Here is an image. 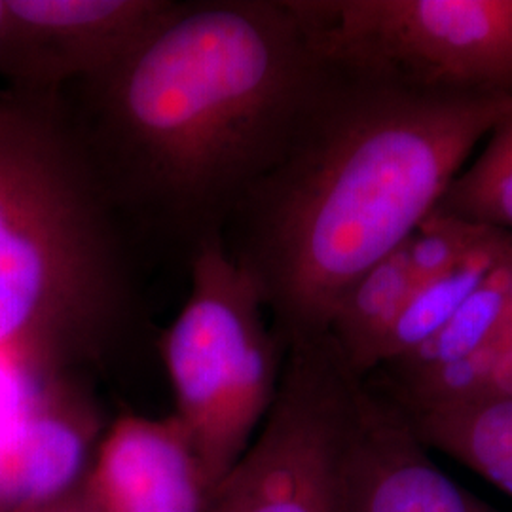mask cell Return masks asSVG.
<instances>
[{
    "label": "cell",
    "instance_id": "21",
    "mask_svg": "<svg viewBox=\"0 0 512 512\" xmlns=\"http://www.w3.org/2000/svg\"><path fill=\"white\" fill-rule=\"evenodd\" d=\"M2 16H4V0H0V25H2Z\"/></svg>",
    "mask_w": 512,
    "mask_h": 512
},
{
    "label": "cell",
    "instance_id": "2",
    "mask_svg": "<svg viewBox=\"0 0 512 512\" xmlns=\"http://www.w3.org/2000/svg\"><path fill=\"white\" fill-rule=\"evenodd\" d=\"M323 57L291 137L222 232L283 348L327 332L351 283L403 247L512 112V93L421 90Z\"/></svg>",
    "mask_w": 512,
    "mask_h": 512
},
{
    "label": "cell",
    "instance_id": "9",
    "mask_svg": "<svg viewBox=\"0 0 512 512\" xmlns=\"http://www.w3.org/2000/svg\"><path fill=\"white\" fill-rule=\"evenodd\" d=\"M97 512H207L211 486L181 421L124 412L82 480Z\"/></svg>",
    "mask_w": 512,
    "mask_h": 512
},
{
    "label": "cell",
    "instance_id": "17",
    "mask_svg": "<svg viewBox=\"0 0 512 512\" xmlns=\"http://www.w3.org/2000/svg\"><path fill=\"white\" fill-rule=\"evenodd\" d=\"M50 382L23 366L0 359V420L18 410Z\"/></svg>",
    "mask_w": 512,
    "mask_h": 512
},
{
    "label": "cell",
    "instance_id": "7",
    "mask_svg": "<svg viewBox=\"0 0 512 512\" xmlns=\"http://www.w3.org/2000/svg\"><path fill=\"white\" fill-rule=\"evenodd\" d=\"M177 0H4L0 80L21 93H59L109 71Z\"/></svg>",
    "mask_w": 512,
    "mask_h": 512
},
{
    "label": "cell",
    "instance_id": "11",
    "mask_svg": "<svg viewBox=\"0 0 512 512\" xmlns=\"http://www.w3.org/2000/svg\"><path fill=\"white\" fill-rule=\"evenodd\" d=\"M416 285L406 249L399 247L357 277L330 313L327 336L351 372L370 378Z\"/></svg>",
    "mask_w": 512,
    "mask_h": 512
},
{
    "label": "cell",
    "instance_id": "3",
    "mask_svg": "<svg viewBox=\"0 0 512 512\" xmlns=\"http://www.w3.org/2000/svg\"><path fill=\"white\" fill-rule=\"evenodd\" d=\"M133 298L128 230L63 92L0 90V359L71 374L128 327Z\"/></svg>",
    "mask_w": 512,
    "mask_h": 512
},
{
    "label": "cell",
    "instance_id": "6",
    "mask_svg": "<svg viewBox=\"0 0 512 512\" xmlns=\"http://www.w3.org/2000/svg\"><path fill=\"white\" fill-rule=\"evenodd\" d=\"M319 50L403 84L512 93V0H296Z\"/></svg>",
    "mask_w": 512,
    "mask_h": 512
},
{
    "label": "cell",
    "instance_id": "8",
    "mask_svg": "<svg viewBox=\"0 0 512 512\" xmlns=\"http://www.w3.org/2000/svg\"><path fill=\"white\" fill-rule=\"evenodd\" d=\"M97 406L71 374L0 420V512H35L80 488L103 437Z\"/></svg>",
    "mask_w": 512,
    "mask_h": 512
},
{
    "label": "cell",
    "instance_id": "15",
    "mask_svg": "<svg viewBox=\"0 0 512 512\" xmlns=\"http://www.w3.org/2000/svg\"><path fill=\"white\" fill-rule=\"evenodd\" d=\"M511 274L512 251L435 336L380 370H412L448 363L475 353L494 342L499 334L512 330L507 323V289Z\"/></svg>",
    "mask_w": 512,
    "mask_h": 512
},
{
    "label": "cell",
    "instance_id": "19",
    "mask_svg": "<svg viewBox=\"0 0 512 512\" xmlns=\"http://www.w3.org/2000/svg\"><path fill=\"white\" fill-rule=\"evenodd\" d=\"M82 486V484H80ZM35 512H97L88 497L82 492V488L74 490L73 494L65 495L54 503L42 507Z\"/></svg>",
    "mask_w": 512,
    "mask_h": 512
},
{
    "label": "cell",
    "instance_id": "12",
    "mask_svg": "<svg viewBox=\"0 0 512 512\" xmlns=\"http://www.w3.org/2000/svg\"><path fill=\"white\" fill-rule=\"evenodd\" d=\"M404 416L427 448H437L512 497V399L456 404Z\"/></svg>",
    "mask_w": 512,
    "mask_h": 512
},
{
    "label": "cell",
    "instance_id": "14",
    "mask_svg": "<svg viewBox=\"0 0 512 512\" xmlns=\"http://www.w3.org/2000/svg\"><path fill=\"white\" fill-rule=\"evenodd\" d=\"M435 213L512 236V112L448 184Z\"/></svg>",
    "mask_w": 512,
    "mask_h": 512
},
{
    "label": "cell",
    "instance_id": "18",
    "mask_svg": "<svg viewBox=\"0 0 512 512\" xmlns=\"http://www.w3.org/2000/svg\"><path fill=\"white\" fill-rule=\"evenodd\" d=\"M494 399H512V344L499 357L492 372V378L486 387V393L480 401H494Z\"/></svg>",
    "mask_w": 512,
    "mask_h": 512
},
{
    "label": "cell",
    "instance_id": "13",
    "mask_svg": "<svg viewBox=\"0 0 512 512\" xmlns=\"http://www.w3.org/2000/svg\"><path fill=\"white\" fill-rule=\"evenodd\" d=\"M511 251V234L492 230L456 268L416 283L387 338L380 368L403 359L435 336Z\"/></svg>",
    "mask_w": 512,
    "mask_h": 512
},
{
    "label": "cell",
    "instance_id": "1",
    "mask_svg": "<svg viewBox=\"0 0 512 512\" xmlns=\"http://www.w3.org/2000/svg\"><path fill=\"white\" fill-rule=\"evenodd\" d=\"M323 63L296 0H177L133 52L63 97L124 228L190 258L274 164Z\"/></svg>",
    "mask_w": 512,
    "mask_h": 512
},
{
    "label": "cell",
    "instance_id": "16",
    "mask_svg": "<svg viewBox=\"0 0 512 512\" xmlns=\"http://www.w3.org/2000/svg\"><path fill=\"white\" fill-rule=\"evenodd\" d=\"M490 232V228L433 211L404 243L416 283L456 268L490 236Z\"/></svg>",
    "mask_w": 512,
    "mask_h": 512
},
{
    "label": "cell",
    "instance_id": "10",
    "mask_svg": "<svg viewBox=\"0 0 512 512\" xmlns=\"http://www.w3.org/2000/svg\"><path fill=\"white\" fill-rule=\"evenodd\" d=\"M427 450L403 412L365 380L349 440L346 512H497Z\"/></svg>",
    "mask_w": 512,
    "mask_h": 512
},
{
    "label": "cell",
    "instance_id": "4",
    "mask_svg": "<svg viewBox=\"0 0 512 512\" xmlns=\"http://www.w3.org/2000/svg\"><path fill=\"white\" fill-rule=\"evenodd\" d=\"M190 293L160 336L181 421L211 492L230 473L274 403L285 348L266 321L255 281L228 255L222 238L190 255Z\"/></svg>",
    "mask_w": 512,
    "mask_h": 512
},
{
    "label": "cell",
    "instance_id": "20",
    "mask_svg": "<svg viewBox=\"0 0 512 512\" xmlns=\"http://www.w3.org/2000/svg\"><path fill=\"white\" fill-rule=\"evenodd\" d=\"M507 323L512 327V274L509 279V289H507Z\"/></svg>",
    "mask_w": 512,
    "mask_h": 512
},
{
    "label": "cell",
    "instance_id": "5",
    "mask_svg": "<svg viewBox=\"0 0 512 512\" xmlns=\"http://www.w3.org/2000/svg\"><path fill=\"white\" fill-rule=\"evenodd\" d=\"M363 384L327 334L291 342L272 408L207 512H346Z\"/></svg>",
    "mask_w": 512,
    "mask_h": 512
}]
</instances>
